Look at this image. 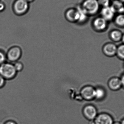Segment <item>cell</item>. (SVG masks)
I'll return each mask as SVG.
<instances>
[{"label": "cell", "mask_w": 124, "mask_h": 124, "mask_svg": "<svg viewBox=\"0 0 124 124\" xmlns=\"http://www.w3.org/2000/svg\"><path fill=\"white\" fill-rule=\"evenodd\" d=\"M17 73L14 64L11 63L5 62L0 65V75L6 80L14 78Z\"/></svg>", "instance_id": "obj_1"}, {"label": "cell", "mask_w": 124, "mask_h": 124, "mask_svg": "<svg viewBox=\"0 0 124 124\" xmlns=\"http://www.w3.org/2000/svg\"><path fill=\"white\" fill-rule=\"evenodd\" d=\"M80 6L88 16H90L98 12L100 5L97 0H84Z\"/></svg>", "instance_id": "obj_2"}, {"label": "cell", "mask_w": 124, "mask_h": 124, "mask_svg": "<svg viewBox=\"0 0 124 124\" xmlns=\"http://www.w3.org/2000/svg\"><path fill=\"white\" fill-rule=\"evenodd\" d=\"M22 54V49L17 46H14L9 49L6 54L7 60L9 62H15L21 58Z\"/></svg>", "instance_id": "obj_3"}, {"label": "cell", "mask_w": 124, "mask_h": 124, "mask_svg": "<svg viewBox=\"0 0 124 124\" xmlns=\"http://www.w3.org/2000/svg\"><path fill=\"white\" fill-rule=\"evenodd\" d=\"M15 12L18 15H23L27 13L29 8V3L25 0H16L13 6Z\"/></svg>", "instance_id": "obj_4"}, {"label": "cell", "mask_w": 124, "mask_h": 124, "mask_svg": "<svg viewBox=\"0 0 124 124\" xmlns=\"http://www.w3.org/2000/svg\"><path fill=\"white\" fill-rule=\"evenodd\" d=\"M83 112L85 116L90 121H94L98 115L97 108L92 105L85 106L83 109Z\"/></svg>", "instance_id": "obj_5"}, {"label": "cell", "mask_w": 124, "mask_h": 124, "mask_svg": "<svg viewBox=\"0 0 124 124\" xmlns=\"http://www.w3.org/2000/svg\"><path fill=\"white\" fill-rule=\"evenodd\" d=\"M95 124H113L114 121L111 116L106 113L98 114L94 120Z\"/></svg>", "instance_id": "obj_6"}, {"label": "cell", "mask_w": 124, "mask_h": 124, "mask_svg": "<svg viewBox=\"0 0 124 124\" xmlns=\"http://www.w3.org/2000/svg\"><path fill=\"white\" fill-rule=\"evenodd\" d=\"M95 89L91 86L84 87L82 89L81 94L82 97L86 100L90 101L95 98Z\"/></svg>", "instance_id": "obj_7"}, {"label": "cell", "mask_w": 124, "mask_h": 124, "mask_svg": "<svg viewBox=\"0 0 124 124\" xmlns=\"http://www.w3.org/2000/svg\"><path fill=\"white\" fill-rule=\"evenodd\" d=\"M66 19L71 23L78 22L79 13L77 8H71L66 10L65 13Z\"/></svg>", "instance_id": "obj_8"}, {"label": "cell", "mask_w": 124, "mask_h": 124, "mask_svg": "<svg viewBox=\"0 0 124 124\" xmlns=\"http://www.w3.org/2000/svg\"><path fill=\"white\" fill-rule=\"evenodd\" d=\"M117 46L113 43H108L102 48L103 54L108 57H113L116 55Z\"/></svg>", "instance_id": "obj_9"}, {"label": "cell", "mask_w": 124, "mask_h": 124, "mask_svg": "<svg viewBox=\"0 0 124 124\" xmlns=\"http://www.w3.org/2000/svg\"><path fill=\"white\" fill-rule=\"evenodd\" d=\"M93 27L97 31H102L105 30L107 26V21L101 17L96 18L93 23Z\"/></svg>", "instance_id": "obj_10"}, {"label": "cell", "mask_w": 124, "mask_h": 124, "mask_svg": "<svg viewBox=\"0 0 124 124\" xmlns=\"http://www.w3.org/2000/svg\"><path fill=\"white\" fill-rule=\"evenodd\" d=\"M102 17L106 21H110L113 18L115 12L111 6L103 7L101 12Z\"/></svg>", "instance_id": "obj_11"}, {"label": "cell", "mask_w": 124, "mask_h": 124, "mask_svg": "<svg viewBox=\"0 0 124 124\" xmlns=\"http://www.w3.org/2000/svg\"><path fill=\"white\" fill-rule=\"evenodd\" d=\"M108 86L113 91L119 90L122 87L121 79L117 77L111 78L108 82Z\"/></svg>", "instance_id": "obj_12"}, {"label": "cell", "mask_w": 124, "mask_h": 124, "mask_svg": "<svg viewBox=\"0 0 124 124\" xmlns=\"http://www.w3.org/2000/svg\"><path fill=\"white\" fill-rule=\"evenodd\" d=\"M114 10L115 13L122 14L124 12V6L123 3L119 0H115L111 6Z\"/></svg>", "instance_id": "obj_13"}, {"label": "cell", "mask_w": 124, "mask_h": 124, "mask_svg": "<svg viewBox=\"0 0 124 124\" xmlns=\"http://www.w3.org/2000/svg\"><path fill=\"white\" fill-rule=\"evenodd\" d=\"M123 33L120 31L114 30L112 31L110 33L111 39L114 42H119L122 40Z\"/></svg>", "instance_id": "obj_14"}, {"label": "cell", "mask_w": 124, "mask_h": 124, "mask_svg": "<svg viewBox=\"0 0 124 124\" xmlns=\"http://www.w3.org/2000/svg\"><path fill=\"white\" fill-rule=\"evenodd\" d=\"M106 95L105 90L102 87H98L95 89V98L98 100H101L105 98Z\"/></svg>", "instance_id": "obj_15"}, {"label": "cell", "mask_w": 124, "mask_h": 124, "mask_svg": "<svg viewBox=\"0 0 124 124\" xmlns=\"http://www.w3.org/2000/svg\"><path fill=\"white\" fill-rule=\"evenodd\" d=\"M77 8L79 13V18L78 23H84L87 20L89 16L84 11L80 6L78 7Z\"/></svg>", "instance_id": "obj_16"}, {"label": "cell", "mask_w": 124, "mask_h": 124, "mask_svg": "<svg viewBox=\"0 0 124 124\" xmlns=\"http://www.w3.org/2000/svg\"><path fill=\"white\" fill-rule=\"evenodd\" d=\"M115 23L119 27H124V14H120L116 17Z\"/></svg>", "instance_id": "obj_17"}, {"label": "cell", "mask_w": 124, "mask_h": 124, "mask_svg": "<svg viewBox=\"0 0 124 124\" xmlns=\"http://www.w3.org/2000/svg\"><path fill=\"white\" fill-rule=\"evenodd\" d=\"M116 55L119 59L124 60V44L117 46Z\"/></svg>", "instance_id": "obj_18"}, {"label": "cell", "mask_w": 124, "mask_h": 124, "mask_svg": "<svg viewBox=\"0 0 124 124\" xmlns=\"http://www.w3.org/2000/svg\"><path fill=\"white\" fill-rule=\"evenodd\" d=\"M15 68L17 72H20L23 70L24 68V65L21 62H15L14 64Z\"/></svg>", "instance_id": "obj_19"}, {"label": "cell", "mask_w": 124, "mask_h": 124, "mask_svg": "<svg viewBox=\"0 0 124 124\" xmlns=\"http://www.w3.org/2000/svg\"><path fill=\"white\" fill-rule=\"evenodd\" d=\"M100 6H102L103 7L109 6L110 4V0H97Z\"/></svg>", "instance_id": "obj_20"}, {"label": "cell", "mask_w": 124, "mask_h": 124, "mask_svg": "<svg viewBox=\"0 0 124 124\" xmlns=\"http://www.w3.org/2000/svg\"><path fill=\"white\" fill-rule=\"evenodd\" d=\"M6 54L0 50V65L6 62Z\"/></svg>", "instance_id": "obj_21"}, {"label": "cell", "mask_w": 124, "mask_h": 124, "mask_svg": "<svg viewBox=\"0 0 124 124\" xmlns=\"http://www.w3.org/2000/svg\"><path fill=\"white\" fill-rule=\"evenodd\" d=\"M6 79L0 75V89L3 88L6 84Z\"/></svg>", "instance_id": "obj_22"}, {"label": "cell", "mask_w": 124, "mask_h": 124, "mask_svg": "<svg viewBox=\"0 0 124 124\" xmlns=\"http://www.w3.org/2000/svg\"><path fill=\"white\" fill-rule=\"evenodd\" d=\"M5 5L3 3L0 2V12L3 11L5 9Z\"/></svg>", "instance_id": "obj_23"}, {"label": "cell", "mask_w": 124, "mask_h": 124, "mask_svg": "<svg viewBox=\"0 0 124 124\" xmlns=\"http://www.w3.org/2000/svg\"><path fill=\"white\" fill-rule=\"evenodd\" d=\"M120 79H121L122 87H124V73L122 74Z\"/></svg>", "instance_id": "obj_24"}, {"label": "cell", "mask_w": 124, "mask_h": 124, "mask_svg": "<svg viewBox=\"0 0 124 124\" xmlns=\"http://www.w3.org/2000/svg\"><path fill=\"white\" fill-rule=\"evenodd\" d=\"M5 124H16L14 122L9 121L6 123Z\"/></svg>", "instance_id": "obj_25"}, {"label": "cell", "mask_w": 124, "mask_h": 124, "mask_svg": "<svg viewBox=\"0 0 124 124\" xmlns=\"http://www.w3.org/2000/svg\"><path fill=\"white\" fill-rule=\"evenodd\" d=\"M26 1H27L28 3H30V2H32V1H34L35 0H25Z\"/></svg>", "instance_id": "obj_26"}, {"label": "cell", "mask_w": 124, "mask_h": 124, "mask_svg": "<svg viewBox=\"0 0 124 124\" xmlns=\"http://www.w3.org/2000/svg\"><path fill=\"white\" fill-rule=\"evenodd\" d=\"M113 124H121V122H114Z\"/></svg>", "instance_id": "obj_27"}, {"label": "cell", "mask_w": 124, "mask_h": 124, "mask_svg": "<svg viewBox=\"0 0 124 124\" xmlns=\"http://www.w3.org/2000/svg\"><path fill=\"white\" fill-rule=\"evenodd\" d=\"M122 42L124 44V34H123V36H122Z\"/></svg>", "instance_id": "obj_28"}, {"label": "cell", "mask_w": 124, "mask_h": 124, "mask_svg": "<svg viewBox=\"0 0 124 124\" xmlns=\"http://www.w3.org/2000/svg\"><path fill=\"white\" fill-rule=\"evenodd\" d=\"M121 124H124V119L121 122Z\"/></svg>", "instance_id": "obj_29"}, {"label": "cell", "mask_w": 124, "mask_h": 124, "mask_svg": "<svg viewBox=\"0 0 124 124\" xmlns=\"http://www.w3.org/2000/svg\"><path fill=\"white\" fill-rule=\"evenodd\" d=\"M120 0V1L122 2V3H123V2H124V0Z\"/></svg>", "instance_id": "obj_30"}]
</instances>
